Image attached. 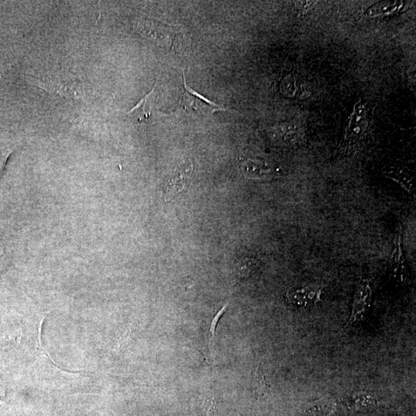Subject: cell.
Wrapping results in <instances>:
<instances>
[{
  "label": "cell",
  "mask_w": 416,
  "mask_h": 416,
  "mask_svg": "<svg viewBox=\"0 0 416 416\" xmlns=\"http://www.w3.org/2000/svg\"><path fill=\"white\" fill-rule=\"evenodd\" d=\"M404 5V3L401 2L383 3L372 6L371 9L368 10V15H370V17L379 16L381 15H390V13L399 10Z\"/></svg>",
  "instance_id": "9"
},
{
  "label": "cell",
  "mask_w": 416,
  "mask_h": 416,
  "mask_svg": "<svg viewBox=\"0 0 416 416\" xmlns=\"http://www.w3.org/2000/svg\"><path fill=\"white\" fill-rule=\"evenodd\" d=\"M227 306L228 305H224L223 307V309L219 312L217 313V315L216 316L215 318L214 319L212 324H211L210 329L209 331V336H210V341L212 340L215 336V330L216 328V324L217 323V320L222 316V314L224 313V311L225 310V309H226Z\"/></svg>",
  "instance_id": "14"
},
{
  "label": "cell",
  "mask_w": 416,
  "mask_h": 416,
  "mask_svg": "<svg viewBox=\"0 0 416 416\" xmlns=\"http://www.w3.org/2000/svg\"><path fill=\"white\" fill-rule=\"evenodd\" d=\"M373 289L370 280H361L354 292L351 315L347 320V328H353L363 322L372 301Z\"/></svg>",
  "instance_id": "4"
},
{
  "label": "cell",
  "mask_w": 416,
  "mask_h": 416,
  "mask_svg": "<svg viewBox=\"0 0 416 416\" xmlns=\"http://www.w3.org/2000/svg\"><path fill=\"white\" fill-rule=\"evenodd\" d=\"M12 151L10 149L6 150V151H3L1 153H0V176H1L3 172L6 161H8V159Z\"/></svg>",
  "instance_id": "13"
},
{
  "label": "cell",
  "mask_w": 416,
  "mask_h": 416,
  "mask_svg": "<svg viewBox=\"0 0 416 416\" xmlns=\"http://www.w3.org/2000/svg\"><path fill=\"white\" fill-rule=\"evenodd\" d=\"M395 233L393 249L390 260V273L394 281L400 285H406L410 282L404 248V228L399 224Z\"/></svg>",
  "instance_id": "3"
},
{
  "label": "cell",
  "mask_w": 416,
  "mask_h": 416,
  "mask_svg": "<svg viewBox=\"0 0 416 416\" xmlns=\"http://www.w3.org/2000/svg\"><path fill=\"white\" fill-rule=\"evenodd\" d=\"M196 174L197 165L193 160L188 159L180 163L170 176L163 189V195L166 201H172L177 196L186 192Z\"/></svg>",
  "instance_id": "2"
},
{
  "label": "cell",
  "mask_w": 416,
  "mask_h": 416,
  "mask_svg": "<svg viewBox=\"0 0 416 416\" xmlns=\"http://www.w3.org/2000/svg\"><path fill=\"white\" fill-rule=\"evenodd\" d=\"M273 133L278 140L291 143L297 138V128L290 125H282L273 128Z\"/></svg>",
  "instance_id": "8"
},
{
  "label": "cell",
  "mask_w": 416,
  "mask_h": 416,
  "mask_svg": "<svg viewBox=\"0 0 416 416\" xmlns=\"http://www.w3.org/2000/svg\"><path fill=\"white\" fill-rule=\"evenodd\" d=\"M154 91H152L151 93L147 94V96L141 101H140V103L138 105H136L132 111L129 112H132L136 110H139V109H141L143 112H144L145 117L147 114H150V113H151L152 111V104L153 103V100L154 99Z\"/></svg>",
  "instance_id": "12"
},
{
  "label": "cell",
  "mask_w": 416,
  "mask_h": 416,
  "mask_svg": "<svg viewBox=\"0 0 416 416\" xmlns=\"http://www.w3.org/2000/svg\"><path fill=\"white\" fill-rule=\"evenodd\" d=\"M245 172L252 177H263L269 172V170L263 168L259 163L249 161L245 163L244 165Z\"/></svg>",
  "instance_id": "10"
},
{
  "label": "cell",
  "mask_w": 416,
  "mask_h": 416,
  "mask_svg": "<svg viewBox=\"0 0 416 416\" xmlns=\"http://www.w3.org/2000/svg\"><path fill=\"white\" fill-rule=\"evenodd\" d=\"M253 386L257 394L263 393L267 386V380L259 368H257L254 372Z\"/></svg>",
  "instance_id": "11"
},
{
  "label": "cell",
  "mask_w": 416,
  "mask_h": 416,
  "mask_svg": "<svg viewBox=\"0 0 416 416\" xmlns=\"http://www.w3.org/2000/svg\"><path fill=\"white\" fill-rule=\"evenodd\" d=\"M323 288L320 286L309 285L301 289L289 291L285 299L296 309H308L322 302Z\"/></svg>",
  "instance_id": "5"
},
{
  "label": "cell",
  "mask_w": 416,
  "mask_h": 416,
  "mask_svg": "<svg viewBox=\"0 0 416 416\" xmlns=\"http://www.w3.org/2000/svg\"><path fill=\"white\" fill-rule=\"evenodd\" d=\"M132 25L134 29L146 39L168 49L177 48V33L172 26L144 17L135 18Z\"/></svg>",
  "instance_id": "1"
},
{
  "label": "cell",
  "mask_w": 416,
  "mask_h": 416,
  "mask_svg": "<svg viewBox=\"0 0 416 416\" xmlns=\"http://www.w3.org/2000/svg\"><path fill=\"white\" fill-rule=\"evenodd\" d=\"M367 126L365 109L360 105L354 108L349 126H347L345 141L347 144H356L364 136Z\"/></svg>",
  "instance_id": "6"
},
{
  "label": "cell",
  "mask_w": 416,
  "mask_h": 416,
  "mask_svg": "<svg viewBox=\"0 0 416 416\" xmlns=\"http://www.w3.org/2000/svg\"><path fill=\"white\" fill-rule=\"evenodd\" d=\"M259 262L255 257H245L236 265V274L244 278L250 276L258 267Z\"/></svg>",
  "instance_id": "7"
}]
</instances>
